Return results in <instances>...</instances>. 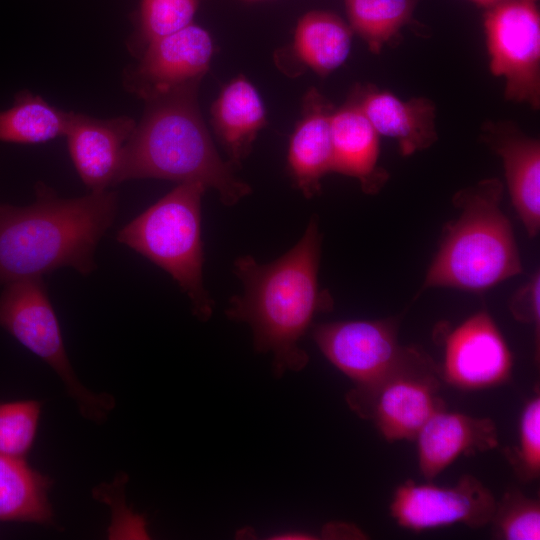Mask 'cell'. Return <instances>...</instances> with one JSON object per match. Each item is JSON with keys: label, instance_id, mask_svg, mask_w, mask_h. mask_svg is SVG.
I'll list each match as a JSON object with an SVG mask.
<instances>
[{"label": "cell", "instance_id": "277c9868", "mask_svg": "<svg viewBox=\"0 0 540 540\" xmlns=\"http://www.w3.org/2000/svg\"><path fill=\"white\" fill-rule=\"evenodd\" d=\"M502 195L497 178L454 195L460 214L447 224L420 292L435 287L479 292L522 272L513 228L500 207Z\"/></svg>", "mask_w": 540, "mask_h": 540}, {"label": "cell", "instance_id": "9c48e42d", "mask_svg": "<svg viewBox=\"0 0 540 540\" xmlns=\"http://www.w3.org/2000/svg\"><path fill=\"white\" fill-rule=\"evenodd\" d=\"M496 501L492 491L469 474L450 486L406 480L393 492L390 514L400 527L413 532L454 524L478 529L490 524Z\"/></svg>", "mask_w": 540, "mask_h": 540}, {"label": "cell", "instance_id": "52a82bcc", "mask_svg": "<svg viewBox=\"0 0 540 540\" xmlns=\"http://www.w3.org/2000/svg\"><path fill=\"white\" fill-rule=\"evenodd\" d=\"M440 387V369L424 351L410 346L391 372L370 386H355L346 401L386 441H411L432 415L446 408Z\"/></svg>", "mask_w": 540, "mask_h": 540}, {"label": "cell", "instance_id": "44dd1931", "mask_svg": "<svg viewBox=\"0 0 540 540\" xmlns=\"http://www.w3.org/2000/svg\"><path fill=\"white\" fill-rule=\"evenodd\" d=\"M352 29L337 15L312 11L298 22L293 41L297 59L320 76L341 66L351 49Z\"/></svg>", "mask_w": 540, "mask_h": 540}, {"label": "cell", "instance_id": "3957f363", "mask_svg": "<svg viewBox=\"0 0 540 540\" xmlns=\"http://www.w3.org/2000/svg\"><path fill=\"white\" fill-rule=\"evenodd\" d=\"M198 85L185 84L146 100L145 114L124 145L116 185L146 178L198 182L216 190L226 206L251 193L214 147L198 108Z\"/></svg>", "mask_w": 540, "mask_h": 540}, {"label": "cell", "instance_id": "6da1fadb", "mask_svg": "<svg viewBox=\"0 0 540 540\" xmlns=\"http://www.w3.org/2000/svg\"><path fill=\"white\" fill-rule=\"evenodd\" d=\"M321 242L314 215L301 239L278 259L259 263L243 255L234 261L243 292L230 299L226 315L250 326L255 350L272 353L277 377L307 365L309 356L299 342L313 318L333 308L330 293L318 280Z\"/></svg>", "mask_w": 540, "mask_h": 540}, {"label": "cell", "instance_id": "d6986e66", "mask_svg": "<svg viewBox=\"0 0 540 540\" xmlns=\"http://www.w3.org/2000/svg\"><path fill=\"white\" fill-rule=\"evenodd\" d=\"M212 125L228 162L239 165L250 153L258 132L266 124L265 108L256 88L245 77L228 83L214 102Z\"/></svg>", "mask_w": 540, "mask_h": 540}, {"label": "cell", "instance_id": "d4e9b609", "mask_svg": "<svg viewBox=\"0 0 540 540\" xmlns=\"http://www.w3.org/2000/svg\"><path fill=\"white\" fill-rule=\"evenodd\" d=\"M518 444L504 450L515 475L523 483L540 475V394L529 398L520 415Z\"/></svg>", "mask_w": 540, "mask_h": 540}, {"label": "cell", "instance_id": "8fae6325", "mask_svg": "<svg viewBox=\"0 0 540 540\" xmlns=\"http://www.w3.org/2000/svg\"><path fill=\"white\" fill-rule=\"evenodd\" d=\"M513 356L493 318L479 311L458 325L445 342L441 378L463 390H479L506 383Z\"/></svg>", "mask_w": 540, "mask_h": 540}, {"label": "cell", "instance_id": "4316f807", "mask_svg": "<svg viewBox=\"0 0 540 540\" xmlns=\"http://www.w3.org/2000/svg\"><path fill=\"white\" fill-rule=\"evenodd\" d=\"M197 5V0H141L142 37L149 43L190 25Z\"/></svg>", "mask_w": 540, "mask_h": 540}, {"label": "cell", "instance_id": "603a6c76", "mask_svg": "<svg viewBox=\"0 0 540 540\" xmlns=\"http://www.w3.org/2000/svg\"><path fill=\"white\" fill-rule=\"evenodd\" d=\"M351 29L378 54L410 23L417 0H344Z\"/></svg>", "mask_w": 540, "mask_h": 540}, {"label": "cell", "instance_id": "ac0fdd59", "mask_svg": "<svg viewBox=\"0 0 540 540\" xmlns=\"http://www.w3.org/2000/svg\"><path fill=\"white\" fill-rule=\"evenodd\" d=\"M331 133L332 172L356 178L367 194L377 193L388 179L378 166L380 135L355 100L334 109Z\"/></svg>", "mask_w": 540, "mask_h": 540}, {"label": "cell", "instance_id": "8992f818", "mask_svg": "<svg viewBox=\"0 0 540 540\" xmlns=\"http://www.w3.org/2000/svg\"><path fill=\"white\" fill-rule=\"evenodd\" d=\"M3 286L0 327L55 371L84 418L97 424L104 422L115 408V398L109 393L90 391L78 380L43 277L24 278Z\"/></svg>", "mask_w": 540, "mask_h": 540}, {"label": "cell", "instance_id": "83f0119b", "mask_svg": "<svg viewBox=\"0 0 540 540\" xmlns=\"http://www.w3.org/2000/svg\"><path fill=\"white\" fill-rule=\"evenodd\" d=\"M510 311L514 318L523 323L540 325V276L535 272L531 279L525 283L512 296Z\"/></svg>", "mask_w": 540, "mask_h": 540}, {"label": "cell", "instance_id": "cb8c5ba5", "mask_svg": "<svg viewBox=\"0 0 540 540\" xmlns=\"http://www.w3.org/2000/svg\"><path fill=\"white\" fill-rule=\"evenodd\" d=\"M492 536L501 540H539L540 502L514 488L496 501L490 521Z\"/></svg>", "mask_w": 540, "mask_h": 540}, {"label": "cell", "instance_id": "e0dca14e", "mask_svg": "<svg viewBox=\"0 0 540 540\" xmlns=\"http://www.w3.org/2000/svg\"><path fill=\"white\" fill-rule=\"evenodd\" d=\"M355 101L379 135L398 143L403 156L425 150L438 139L436 108L430 99L402 100L388 91L365 88Z\"/></svg>", "mask_w": 540, "mask_h": 540}, {"label": "cell", "instance_id": "7402d4cb", "mask_svg": "<svg viewBox=\"0 0 540 540\" xmlns=\"http://www.w3.org/2000/svg\"><path fill=\"white\" fill-rule=\"evenodd\" d=\"M70 113L29 91H20L11 107L0 110V141L38 144L65 136Z\"/></svg>", "mask_w": 540, "mask_h": 540}, {"label": "cell", "instance_id": "2e32d148", "mask_svg": "<svg viewBox=\"0 0 540 540\" xmlns=\"http://www.w3.org/2000/svg\"><path fill=\"white\" fill-rule=\"evenodd\" d=\"M332 104L312 88L303 101L300 121L290 138L288 169L297 188L306 198L321 190V180L333 167L331 133Z\"/></svg>", "mask_w": 540, "mask_h": 540}, {"label": "cell", "instance_id": "f1b7e54d", "mask_svg": "<svg viewBox=\"0 0 540 540\" xmlns=\"http://www.w3.org/2000/svg\"><path fill=\"white\" fill-rule=\"evenodd\" d=\"M476 3L477 5L484 7L486 9L493 8L495 6L501 5L503 3L517 1V0H470ZM537 1V0H534Z\"/></svg>", "mask_w": 540, "mask_h": 540}, {"label": "cell", "instance_id": "ffe728a7", "mask_svg": "<svg viewBox=\"0 0 540 540\" xmlns=\"http://www.w3.org/2000/svg\"><path fill=\"white\" fill-rule=\"evenodd\" d=\"M50 485L51 481L23 458L0 454V521L51 524Z\"/></svg>", "mask_w": 540, "mask_h": 540}, {"label": "cell", "instance_id": "484cf974", "mask_svg": "<svg viewBox=\"0 0 540 540\" xmlns=\"http://www.w3.org/2000/svg\"><path fill=\"white\" fill-rule=\"evenodd\" d=\"M40 411L34 400L0 404V454L24 458L34 442Z\"/></svg>", "mask_w": 540, "mask_h": 540}, {"label": "cell", "instance_id": "ba28073f", "mask_svg": "<svg viewBox=\"0 0 540 540\" xmlns=\"http://www.w3.org/2000/svg\"><path fill=\"white\" fill-rule=\"evenodd\" d=\"M490 70L505 79V98L540 106V16L534 0L487 9L484 17Z\"/></svg>", "mask_w": 540, "mask_h": 540}, {"label": "cell", "instance_id": "7a4b0ae2", "mask_svg": "<svg viewBox=\"0 0 540 540\" xmlns=\"http://www.w3.org/2000/svg\"><path fill=\"white\" fill-rule=\"evenodd\" d=\"M34 191L27 206L0 203V285L63 267L90 275L97 246L117 216L118 193L63 198L42 181Z\"/></svg>", "mask_w": 540, "mask_h": 540}, {"label": "cell", "instance_id": "5b68a950", "mask_svg": "<svg viewBox=\"0 0 540 540\" xmlns=\"http://www.w3.org/2000/svg\"><path fill=\"white\" fill-rule=\"evenodd\" d=\"M207 188L179 183L124 227L116 240L166 271L190 300L192 313L208 320L213 300L203 283L201 199Z\"/></svg>", "mask_w": 540, "mask_h": 540}, {"label": "cell", "instance_id": "9a60e30c", "mask_svg": "<svg viewBox=\"0 0 540 540\" xmlns=\"http://www.w3.org/2000/svg\"><path fill=\"white\" fill-rule=\"evenodd\" d=\"M482 139L502 159L512 204L530 238L540 230V143L507 122L488 123Z\"/></svg>", "mask_w": 540, "mask_h": 540}, {"label": "cell", "instance_id": "30bf717a", "mask_svg": "<svg viewBox=\"0 0 540 540\" xmlns=\"http://www.w3.org/2000/svg\"><path fill=\"white\" fill-rule=\"evenodd\" d=\"M398 320H349L315 325L313 339L323 355L355 386H370L391 372L410 346L398 341Z\"/></svg>", "mask_w": 540, "mask_h": 540}, {"label": "cell", "instance_id": "7c38bea8", "mask_svg": "<svg viewBox=\"0 0 540 540\" xmlns=\"http://www.w3.org/2000/svg\"><path fill=\"white\" fill-rule=\"evenodd\" d=\"M212 55L209 33L191 23L149 42L140 63L128 76V85L148 100L182 85L200 82Z\"/></svg>", "mask_w": 540, "mask_h": 540}, {"label": "cell", "instance_id": "5bb4252c", "mask_svg": "<svg viewBox=\"0 0 540 540\" xmlns=\"http://www.w3.org/2000/svg\"><path fill=\"white\" fill-rule=\"evenodd\" d=\"M420 474L432 480L463 455L485 452L499 444L498 430L488 417L436 412L416 435Z\"/></svg>", "mask_w": 540, "mask_h": 540}, {"label": "cell", "instance_id": "4fadbf2b", "mask_svg": "<svg viewBox=\"0 0 540 540\" xmlns=\"http://www.w3.org/2000/svg\"><path fill=\"white\" fill-rule=\"evenodd\" d=\"M128 116L98 119L70 113L65 133L71 160L90 191L116 185L123 148L135 128Z\"/></svg>", "mask_w": 540, "mask_h": 540}]
</instances>
